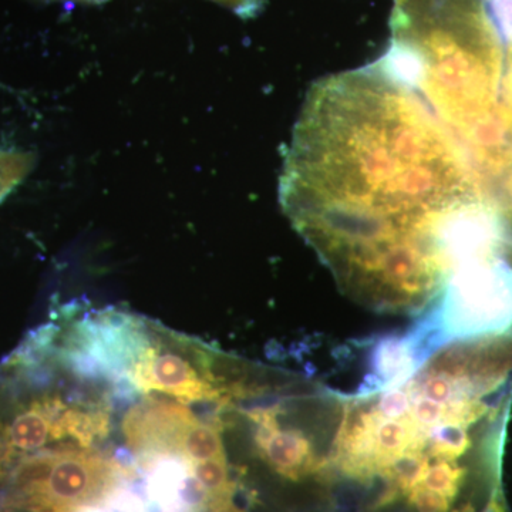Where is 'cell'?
Segmentation results:
<instances>
[{
  "label": "cell",
  "instance_id": "30bf717a",
  "mask_svg": "<svg viewBox=\"0 0 512 512\" xmlns=\"http://www.w3.org/2000/svg\"><path fill=\"white\" fill-rule=\"evenodd\" d=\"M100 512H113V511H100Z\"/></svg>",
  "mask_w": 512,
  "mask_h": 512
},
{
  "label": "cell",
  "instance_id": "9c48e42d",
  "mask_svg": "<svg viewBox=\"0 0 512 512\" xmlns=\"http://www.w3.org/2000/svg\"><path fill=\"white\" fill-rule=\"evenodd\" d=\"M77 2H93V3H97V2H104V0H77Z\"/></svg>",
  "mask_w": 512,
  "mask_h": 512
},
{
  "label": "cell",
  "instance_id": "52a82bcc",
  "mask_svg": "<svg viewBox=\"0 0 512 512\" xmlns=\"http://www.w3.org/2000/svg\"><path fill=\"white\" fill-rule=\"evenodd\" d=\"M35 157L28 151L0 148V202L32 171Z\"/></svg>",
  "mask_w": 512,
  "mask_h": 512
},
{
  "label": "cell",
  "instance_id": "ba28073f",
  "mask_svg": "<svg viewBox=\"0 0 512 512\" xmlns=\"http://www.w3.org/2000/svg\"><path fill=\"white\" fill-rule=\"evenodd\" d=\"M225 8L231 9L241 18H254L264 6V0H214Z\"/></svg>",
  "mask_w": 512,
  "mask_h": 512
},
{
  "label": "cell",
  "instance_id": "3957f363",
  "mask_svg": "<svg viewBox=\"0 0 512 512\" xmlns=\"http://www.w3.org/2000/svg\"><path fill=\"white\" fill-rule=\"evenodd\" d=\"M45 329L74 372L107 384L119 399L153 396L220 409L261 393L269 380L268 367L123 309L66 311Z\"/></svg>",
  "mask_w": 512,
  "mask_h": 512
},
{
  "label": "cell",
  "instance_id": "277c9868",
  "mask_svg": "<svg viewBox=\"0 0 512 512\" xmlns=\"http://www.w3.org/2000/svg\"><path fill=\"white\" fill-rule=\"evenodd\" d=\"M116 393L74 372L39 330L0 365V483L20 461L62 448H100Z\"/></svg>",
  "mask_w": 512,
  "mask_h": 512
},
{
  "label": "cell",
  "instance_id": "8992f818",
  "mask_svg": "<svg viewBox=\"0 0 512 512\" xmlns=\"http://www.w3.org/2000/svg\"><path fill=\"white\" fill-rule=\"evenodd\" d=\"M130 457L101 448H62L20 461L0 483V511L89 512L109 508L136 483Z\"/></svg>",
  "mask_w": 512,
  "mask_h": 512
},
{
  "label": "cell",
  "instance_id": "6da1fadb",
  "mask_svg": "<svg viewBox=\"0 0 512 512\" xmlns=\"http://www.w3.org/2000/svg\"><path fill=\"white\" fill-rule=\"evenodd\" d=\"M279 200L343 291L400 315H429L503 224L456 141L382 59L312 87Z\"/></svg>",
  "mask_w": 512,
  "mask_h": 512
},
{
  "label": "cell",
  "instance_id": "5b68a950",
  "mask_svg": "<svg viewBox=\"0 0 512 512\" xmlns=\"http://www.w3.org/2000/svg\"><path fill=\"white\" fill-rule=\"evenodd\" d=\"M121 433L144 512H211L237 490L217 410L201 417L183 403L143 397L124 414Z\"/></svg>",
  "mask_w": 512,
  "mask_h": 512
},
{
  "label": "cell",
  "instance_id": "7a4b0ae2",
  "mask_svg": "<svg viewBox=\"0 0 512 512\" xmlns=\"http://www.w3.org/2000/svg\"><path fill=\"white\" fill-rule=\"evenodd\" d=\"M382 59L412 84L483 183L512 188L507 26L487 0H396Z\"/></svg>",
  "mask_w": 512,
  "mask_h": 512
}]
</instances>
